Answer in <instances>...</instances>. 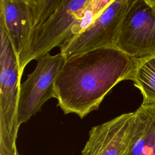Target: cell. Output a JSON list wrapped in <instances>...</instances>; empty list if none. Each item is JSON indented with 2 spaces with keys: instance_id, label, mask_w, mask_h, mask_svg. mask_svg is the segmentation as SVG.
<instances>
[{
  "instance_id": "9",
  "label": "cell",
  "mask_w": 155,
  "mask_h": 155,
  "mask_svg": "<svg viewBox=\"0 0 155 155\" xmlns=\"http://www.w3.org/2000/svg\"><path fill=\"white\" fill-rule=\"evenodd\" d=\"M137 131L125 155H155V104L142 105L135 111Z\"/></svg>"
},
{
  "instance_id": "8",
  "label": "cell",
  "mask_w": 155,
  "mask_h": 155,
  "mask_svg": "<svg viewBox=\"0 0 155 155\" xmlns=\"http://www.w3.org/2000/svg\"><path fill=\"white\" fill-rule=\"evenodd\" d=\"M137 126L134 111L93 127L82 155H125L134 141Z\"/></svg>"
},
{
  "instance_id": "1",
  "label": "cell",
  "mask_w": 155,
  "mask_h": 155,
  "mask_svg": "<svg viewBox=\"0 0 155 155\" xmlns=\"http://www.w3.org/2000/svg\"><path fill=\"white\" fill-rule=\"evenodd\" d=\"M137 62L115 47L65 59L54 82L58 105L65 114L74 113L84 119L99 108L118 83L131 80Z\"/></svg>"
},
{
  "instance_id": "2",
  "label": "cell",
  "mask_w": 155,
  "mask_h": 155,
  "mask_svg": "<svg viewBox=\"0 0 155 155\" xmlns=\"http://www.w3.org/2000/svg\"><path fill=\"white\" fill-rule=\"evenodd\" d=\"M110 2L111 0H62L54 13L31 35L25 52L19 59L21 70L31 61L78 36Z\"/></svg>"
},
{
  "instance_id": "6",
  "label": "cell",
  "mask_w": 155,
  "mask_h": 155,
  "mask_svg": "<svg viewBox=\"0 0 155 155\" xmlns=\"http://www.w3.org/2000/svg\"><path fill=\"white\" fill-rule=\"evenodd\" d=\"M65 58L61 54H44L36 59L34 71L20 85L18 104L19 126L41 110L44 104L55 98L54 82Z\"/></svg>"
},
{
  "instance_id": "7",
  "label": "cell",
  "mask_w": 155,
  "mask_h": 155,
  "mask_svg": "<svg viewBox=\"0 0 155 155\" xmlns=\"http://www.w3.org/2000/svg\"><path fill=\"white\" fill-rule=\"evenodd\" d=\"M133 0H112L78 36L60 47L65 59L99 48L114 47L122 21Z\"/></svg>"
},
{
  "instance_id": "10",
  "label": "cell",
  "mask_w": 155,
  "mask_h": 155,
  "mask_svg": "<svg viewBox=\"0 0 155 155\" xmlns=\"http://www.w3.org/2000/svg\"><path fill=\"white\" fill-rule=\"evenodd\" d=\"M131 81L142 95V105L155 104V54L138 59Z\"/></svg>"
},
{
  "instance_id": "5",
  "label": "cell",
  "mask_w": 155,
  "mask_h": 155,
  "mask_svg": "<svg viewBox=\"0 0 155 155\" xmlns=\"http://www.w3.org/2000/svg\"><path fill=\"white\" fill-rule=\"evenodd\" d=\"M114 47L135 59L155 54V0H133Z\"/></svg>"
},
{
  "instance_id": "4",
  "label": "cell",
  "mask_w": 155,
  "mask_h": 155,
  "mask_svg": "<svg viewBox=\"0 0 155 155\" xmlns=\"http://www.w3.org/2000/svg\"><path fill=\"white\" fill-rule=\"evenodd\" d=\"M62 0H1L0 20L19 59L30 37L56 10Z\"/></svg>"
},
{
  "instance_id": "3",
  "label": "cell",
  "mask_w": 155,
  "mask_h": 155,
  "mask_svg": "<svg viewBox=\"0 0 155 155\" xmlns=\"http://www.w3.org/2000/svg\"><path fill=\"white\" fill-rule=\"evenodd\" d=\"M23 71L3 22L0 20V155H19L18 104Z\"/></svg>"
}]
</instances>
